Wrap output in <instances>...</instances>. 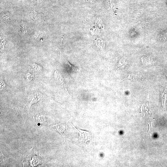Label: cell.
I'll list each match as a JSON object with an SVG mask.
<instances>
[{
  "instance_id": "obj_1",
  "label": "cell",
  "mask_w": 167,
  "mask_h": 167,
  "mask_svg": "<svg viewBox=\"0 0 167 167\" xmlns=\"http://www.w3.org/2000/svg\"><path fill=\"white\" fill-rule=\"evenodd\" d=\"M33 153L31 150L25 154L23 161L24 167H36L42 162V157L40 154Z\"/></svg>"
},
{
  "instance_id": "obj_9",
  "label": "cell",
  "mask_w": 167,
  "mask_h": 167,
  "mask_svg": "<svg viewBox=\"0 0 167 167\" xmlns=\"http://www.w3.org/2000/svg\"><path fill=\"white\" fill-rule=\"evenodd\" d=\"M142 61L143 63H144V64H144L146 65L150 64L152 63V61H150V58H148V57L144 58V59H142Z\"/></svg>"
},
{
  "instance_id": "obj_8",
  "label": "cell",
  "mask_w": 167,
  "mask_h": 167,
  "mask_svg": "<svg viewBox=\"0 0 167 167\" xmlns=\"http://www.w3.org/2000/svg\"><path fill=\"white\" fill-rule=\"evenodd\" d=\"M126 63L124 59H121L119 62L117 66L118 67V69H123L126 65Z\"/></svg>"
},
{
  "instance_id": "obj_6",
  "label": "cell",
  "mask_w": 167,
  "mask_h": 167,
  "mask_svg": "<svg viewBox=\"0 0 167 167\" xmlns=\"http://www.w3.org/2000/svg\"><path fill=\"white\" fill-rule=\"evenodd\" d=\"M65 65H66V68L69 71L75 72L79 71V69L78 68L72 65L66 60L65 61Z\"/></svg>"
},
{
  "instance_id": "obj_10",
  "label": "cell",
  "mask_w": 167,
  "mask_h": 167,
  "mask_svg": "<svg viewBox=\"0 0 167 167\" xmlns=\"http://www.w3.org/2000/svg\"><path fill=\"white\" fill-rule=\"evenodd\" d=\"M148 124L149 125V127H150V128H149V131H150V124Z\"/></svg>"
},
{
  "instance_id": "obj_2",
  "label": "cell",
  "mask_w": 167,
  "mask_h": 167,
  "mask_svg": "<svg viewBox=\"0 0 167 167\" xmlns=\"http://www.w3.org/2000/svg\"><path fill=\"white\" fill-rule=\"evenodd\" d=\"M72 126L79 133V140L83 143L88 142V141H91V133L88 131H83V130L77 129L73 125L71 124Z\"/></svg>"
},
{
  "instance_id": "obj_5",
  "label": "cell",
  "mask_w": 167,
  "mask_h": 167,
  "mask_svg": "<svg viewBox=\"0 0 167 167\" xmlns=\"http://www.w3.org/2000/svg\"><path fill=\"white\" fill-rule=\"evenodd\" d=\"M53 128L60 133L64 138L65 135V130L66 126L64 124H57L53 125L52 126Z\"/></svg>"
},
{
  "instance_id": "obj_4",
  "label": "cell",
  "mask_w": 167,
  "mask_h": 167,
  "mask_svg": "<svg viewBox=\"0 0 167 167\" xmlns=\"http://www.w3.org/2000/svg\"><path fill=\"white\" fill-rule=\"evenodd\" d=\"M41 94L39 95L38 93H37L35 95L29 97L28 99L26 106L28 107H30L33 104L36 103L41 99Z\"/></svg>"
},
{
  "instance_id": "obj_7",
  "label": "cell",
  "mask_w": 167,
  "mask_h": 167,
  "mask_svg": "<svg viewBox=\"0 0 167 167\" xmlns=\"http://www.w3.org/2000/svg\"><path fill=\"white\" fill-rule=\"evenodd\" d=\"M161 92L163 106L166 109L165 103L167 99V94L165 90L163 89Z\"/></svg>"
},
{
  "instance_id": "obj_11",
  "label": "cell",
  "mask_w": 167,
  "mask_h": 167,
  "mask_svg": "<svg viewBox=\"0 0 167 167\" xmlns=\"http://www.w3.org/2000/svg\"></svg>"
},
{
  "instance_id": "obj_3",
  "label": "cell",
  "mask_w": 167,
  "mask_h": 167,
  "mask_svg": "<svg viewBox=\"0 0 167 167\" xmlns=\"http://www.w3.org/2000/svg\"><path fill=\"white\" fill-rule=\"evenodd\" d=\"M54 76H55V78H56L58 83L60 84L61 86L62 87L64 91L69 94L67 89V85L66 83H65V80L64 79L63 75L59 71L56 70L55 71L54 73Z\"/></svg>"
}]
</instances>
